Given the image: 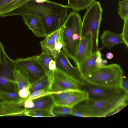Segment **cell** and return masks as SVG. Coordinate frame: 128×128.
Returning <instances> with one entry per match:
<instances>
[{"instance_id":"cell-1","label":"cell","mask_w":128,"mask_h":128,"mask_svg":"<svg viewBox=\"0 0 128 128\" xmlns=\"http://www.w3.org/2000/svg\"><path fill=\"white\" fill-rule=\"evenodd\" d=\"M68 9L67 6L48 0L41 3L31 0L21 7L0 16L3 18L30 14L37 15L42 19L48 36L63 25L68 16Z\"/></svg>"},{"instance_id":"cell-2","label":"cell","mask_w":128,"mask_h":128,"mask_svg":"<svg viewBox=\"0 0 128 128\" xmlns=\"http://www.w3.org/2000/svg\"><path fill=\"white\" fill-rule=\"evenodd\" d=\"M128 96L109 100L88 99L73 108L71 115L86 118L110 116L117 113L127 106Z\"/></svg>"},{"instance_id":"cell-3","label":"cell","mask_w":128,"mask_h":128,"mask_svg":"<svg viewBox=\"0 0 128 128\" xmlns=\"http://www.w3.org/2000/svg\"><path fill=\"white\" fill-rule=\"evenodd\" d=\"M82 22L79 14L78 12L73 11L68 15L61 27L63 43L62 50L74 62L82 38Z\"/></svg>"},{"instance_id":"cell-4","label":"cell","mask_w":128,"mask_h":128,"mask_svg":"<svg viewBox=\"0 0 128 128\" xmlns=\"http://www.w3.org/2000/svg\"><path fill=\"white\" fill-rule=\"evenodd\" d=\"M124 77L121 66L118 64H113L96 68L83 80L94 85L121 87V82Z\"/></svg>"},{"instance_id":"cell-5","label":"cell","mask_w":128,"mask_h":128,"mask_svg":"<svg viewBox=\"0 0 128 128\" xmlns=\"http://www.w3.org/2000/svg\"><path fill=\"white\" fill-rule=\"evenodd\" d=\"M89 7L82 21L81 36L82 38L89 33L91 34L94 52L98 49L99 32L103 11L98 1H96Z\"/></svg>"},{"instance_id":"cell-6","label":"cell","mask_w":128,"mask_h":128,"mask_svg":"<svg viewBox=\"0 0 128 128\" xmlns=\"http://www.w3.org/2000/svg\"><path fill=\"white\" fill-rule=\"evenodd\" d=\"M81 89L87 92L88 99H90L109 100L128 96V93L120 87L96 85L84 80Z\"/></svg>"},{"instance_id":"cell-7","label":"cell","mask_w":128,"mask_h":128,"mask_svg":"<svg viewBox=\"0 0 128 128\" xmlns=\"http://www.w3.org/2000/svg\"><path fill=\"white\" fill-rule=\"evenodd\" d=\"M49 79L50 90L54 93L81 89V83L56 68L52 72Z\"/></svg>"},{"instance_id":"cell-8","label":"cell","mask_w":128,"mask_h":128,"mask_svg":"<svg viewBox=\"0 0 128 128\" xmlns=\"http://www.w3.org/2000/svg\"><path fill=\"white\" fill-rule=\"evenodd\" d=\"M12 61L16 67L28 75L30 84L46 74L38 60V56L18 58Z\"/></svg>"},{"instance_id":"cell-9","label":"cell","mask_w":128,"mask_h":128,"mask_svg":"<svg viewBox=\"0 0 128 128\" xmlns=\"http://www.w3.org/2000/svg\"><path fill=\"white\" fill-rule=\"evenodd\" d=\"M107 63L106 60L102 59L101 53L98 49L76 67L83 79L95 69L106 65Z\"/></svg>"},{"instance_id":"cell-10","label":"cell","mask_w":128,"mask_h":128,"mask_svg":"<svg viewBox=\"0 0 128 128\" xmlns=\"http://www.w3.org/2000/svg\"><path fill=\"white\" fill-rule=\"evenodd\" d=\"M54 59L57 69L76 79L82 84L84 80L78 68L71 64L68 57L62 50L58 52Z\"/></svg>"},{"instance_id":"cell-11","label":"cell","mask_w":128,"mask_h":128,"mask_svg":"<svg viewBox=\"0 0 128 128\" xmlns=\"http://www.w3.org/2000/svg\"><path fill=\"white\" fill-rule=\"evenodd\" d=\"M92 36L90 33L82 38L76 53L74 63L78 66L93 53Z\"/></svg>"},{"instance_id":"cell-12","label":"cell","mask_w":128,"mask_h":128,"mask_svg":"<svg viewBox=\"0 0 128 128\" xmlns=\"http://www.w3.org/2000/svg\"><path fill=\"white\" fill-rule=\"evenodd\" d=\"M22 16L29 29L38 38L45 37L47 36L43 22L39 16L30 14Z\"/></svg>"},{"instance_id":"cell-13","label":"cell","mask_w":128,"mask_h":128,"mask_svg":"<svg viewBox=\"0 0 128 128\" xmlns=\"http://www.w3.org/2000/svg\"><path fill=\"white\" fill-rule=\"evenodd\" d=\"M26 110L20 103L0 104V117L25 116Z\"/></svg>"},{"instance_id":"cell-14","label":"cell","mask_w":128,"mask_h":128,"mask_svg":"<svg viewBox=\"0 0 128 128\" xmlns=\"http://www.w3.org/2000/svg\"><path fill=\"white\" fill-rule=\"evenodd\" d=\"M88 99V95L87 92L80 89L74 91L65 99L56 103L54 104L72 108L77 105Z\"/></svg>"},{"instance_id":"cell-15","label":"cell","mask_w":128,"mask_h":128,"mask_svg":"<svg viewBox=\"0 0 128 128\" xmlns=\"http://www.w3.org/2000/svg\"><path fill=\"white\" fill-rule=\"evenodd\" d=\"M100 38L103 46L109 50L111 49L116 44H124L121 34H116L108 30L104 31Z\"/></svg>"},{"instance_id":"cell-16","label":"cell","mask_w":128,"mask_h":128,"mask_svg":"<svg viewBox=\"0 0 128 128\" xmlns=\"http://www.w3.org/2000/svg\"><path fill=\"white\" fill-rule=\"evenodd\" d=\"M13 75L18 92L24 88H30V84L29 78L24 72L15 67L13 70Z\"/></svg>"},{"instance_id":"cell-17","label":"cell","mask_w":128,"mask_h":128,"mask_svg":"<svg viewBox=\"0 0 128 128\" xmlns=\"http://www.w3.org/2000/svg\"><path fill=\"white\" fill-rule=\"evenodd\" d=\"M32 100L35 104L34 107L32 109L28 110H42L52 113V109L55 104L50 94L42 96Z\"/></svg>"},{"instance_id":"cell-18","label":"cell","mask_w":128,"mask_h":128,"mask_svg":"<svg viewBox=\"0 0 128 128\" xmlns=\"http://www.w3.org/2000/svg\"><path fill=\"white\" fill-rule=\"evenodd\" d=\"M42 52H46L51 55L54 59L57 56L58 52L55 48V41L49 35L40 42Z\"/></svg>"},{"instance_id":"cell-19","label":"cell","mask_w":128,"mask_h":128,"mask_svg":"<svg viewBox=\"0 0 128 128\" xmlns=\"http://www.w3.org/2000/svg\"><path fill=\"white\" fill-rule=\"evenodd\" d=\"M68 8L78 12L84 10L90 7L96 0H68Z\"/></svg>"},{"instance_id":"cell-20","label":"cell","mask_w":128,"mask_h":128,"mask_svg":"<svg viewBox=\"0 0 128 128\" xmlns=\"http://www.w3.org/2000/svg\"><path fill=\"white\" fill-rule=\"evenodd\" d=\"M50 82L48 76L46 74L30 84L29 90L30 93L42 89H50Z\"/></svg>"},{"instance_id":"cell-21","label":"cell","mask_w":128,"mask_h":128,"mask_svg":"<svg viewBox=\"0 0 128 128\" xmlns=\"http://www.w3.org/2000/svg\"><path fill=\"white\" fill-rule=\"evenodd\" d=\"M31 0H14L0 9V15L18 8Z\"/></svg>"},{"instance_id":"cell-22","label":"cell","mask_w":128,"mask_h":128,"mask_svg":"<svg viewBox=\"0 0 128 128\" xmlns=\"http://www.w3.org/2000/svg\"><path fill=\"white\" fill-rule=\"evenodd\" d=\"M0 96L7 102L20 103L23 99L16 92L0 90Z\"/></svg>"},{"instance_id":"cell-23","label":"cell","mask_w":128,"mask_h":128,"mask_svg":"<svg viewBox=\"0 0 128 128\" xmlns=\"http://www.w3.org/2000/svg\"><path fill=\"white\" fill-rule=\"evenodd\" d=\"M0 90L18 92L14 80L9 79L0 75Z\"/></svg>"},{"instance_id":"cell-24","label":"cell","mask_w":128,"mask_h":128,"mask_svg":"<svg viewBox=\"0 0 128 128\" xmlns=\"http://www.w3.org/2000/svg\"><path fill=\"white\" fill-rule=\"evenodd\" d=\"M53 59L54 58L51 55L43 52L38 56V60L44 69L46 74L48 76L49 78L52 72H51L49 70L48 65L50 60Z\"/></svg>"},{"instance_id":"cell-25","label":"cell","mask_w":128,"mask_h":128,"mask_svg":"<svg viewBox=\"0 0 128 128\" xmlns=\"http://www.w3.org/2000/svg\"><path fill=\"white\" fill-rule=\"evenodd\" d=\"M25 116L37 117L53 116L52 113L50 112L40 110H28L26 109Z\"/></svg>"},{"instance_id":"cell-26","label":"cell","mask_w":128,"mask_h":128,"mask_svg":"<svg viewBox=\"0 0 128 128\" xmlns=\"http://www.w3.org/2000/svg\"><path fill=\"white\" fill-rule=\"evenodd\" d=\"M72 108L54 105L52 110L53 116L71 114Z\"/></svg>"},{"instance_id":"cell-27","label":"cell","mask_w":128,"mask_h":128,"mask_svg":"<svg viewBox=\"0 0 128 128\" xmlns=\"http://www.w3.org/2000/svg\"><path fill=\"white\" fill-rule=\"evenodd\" d=\"M118 13L122 19L124 20L128 18V0L119 1Z\"/></svg>"},{"instance_id":"cell-28","label":"cell","mask_w":128,"mask_h":128,"mask_svg":"<svg viewBox=\"0 0 128 128\" xmlns=\"http://www.w3.org/2000/svg\"><path fill=\"white\" fill-rule=\"evenodd\" d=\"M53 93L50 92L49 89H45L36 91L31 93L29 96L25 99L33 100L45 96Z\"/></svg>"},{"instance_id":"cell-29","label":"cell","mask_w":128,"mask_h":128,"mask_svg":"<svg viewBox=\"0 0 128 128\" xmlns=\"http://www.w3.org/2000/svg\"><path fill=\"white\" fill-rule=\"evenodd\" d=\"M74 91H69L60 93H53L50 94V95L55 104L64 100Z\"/></svg>"},{"instance_id":"cell-30","label":"cell","mask_w":128,"mask_h":128,"mask_svg":"<svg viewBox=\"0 0 128 128\" xmlns=\"http://www.w3.org/2000/svg\"><path fill=\"white\" fill-rule=\"evenodd\" d=\"M124 20L122 32L121 34L124 42V44L128 47V18Z\"/></svg>"},{"instance_id":"cell-31","label":"cell","mask_w":128,"mask_h":128,"mask_svg":"<svg viewBox=\"0 0 128 128\" xmlns=\"http://www.w3.org/2000/svg\"><path fill=\"white\" fill-rule=\"evenodd\" d=\"M18 93L21 98L24 99L28 98L30 94L29 88H24L19 90Z\"/></svg>"},{"instance_id":"cell-32","label":"cell","mask_w":128,"mask_h":128,"mask_svg":"<svg viewBox=\"0 0 128 128\" xmlns=\"http://www.w3.org/2000/svg\"><path fill=\"white\" fill-rule=\"evenodd\" d=\"M121 87L126 92L128 93V80L124 76L122 81Z\"/></svg>"},{"instance_id":"cell-33","label":"cell","mask_w":128,"mask_h":128,"mask_svg":"<svg viewBox=\"0 0 128 128\" xmlns=\"http://www.w3.org/2000/svg\"><path fill=\"white\" fill-rule=\"evenodd\" d=\"M48 68L50 71L52 72L56 69V63L54 59L51 60L50 62Z\"/></svg>"},{"instance_id":"cell-34","label":"cell","mask_w":128,"mask_h":128,"mask_svg":"<svg viewBox=\"0 0 128 128\" xmlns=\"http://www.w3.org/2000/svg\"><path fill=\"white\" fill-rule=\"evenodd\" d=\"M14 0H0V9Z\"/></svg>"},{"instance_id":"cell-35","label":"cell","mask_w":128,"mask_h":128,"mask_svg":"<svg viewBox=\"0 0 128 128\" xmlns=\"http://www.w3.org/2000/svg\"><path fill=\"white\" fill-rule=\"evenodd\" d=\"M113 57V54L111 52H108L106 54V57L108 59H111Z\"/></svg>"},{"instance_id":"cell-36","label":"cell","mask_w":128,"mask_h":128,"mask_svg":"<svg viewBox=\"0 0 128 128\" xmlns=\"http://www.w3.org/2000/svg\"><path fill=\"white\" fill-rule=\"evenodd\" d=\"M7 102L6 100L0 96V104L4 103Z\"/></svg>"},{"instance_id":"cell-37","label":"cell","mask_w":128,"mask_h":128,"mask_svg":"<svg viewBox=\"0 0 128 128\" xmlns=\"http://www.w3.org/2000/svg\"><path fill=\"white\" fill-rule=\"evenodd\" d=\"M2 46V45L0 42V64H1L2 63V55L1 50V47Z\"/></svg>"}]
</instances>
